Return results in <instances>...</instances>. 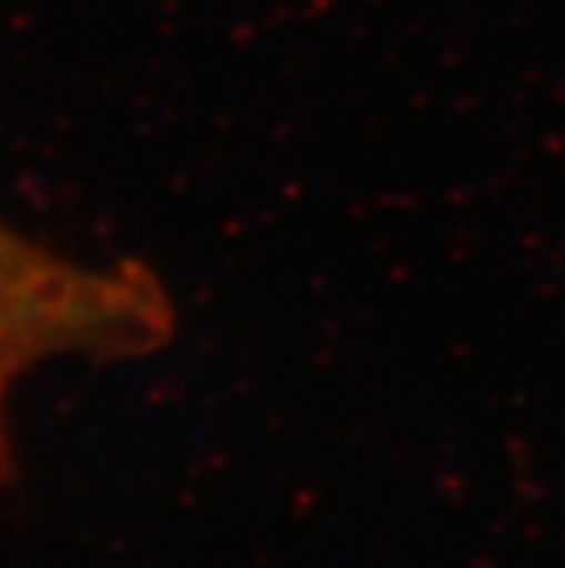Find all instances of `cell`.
<instances>
[{
  "mask_svg": "<svg viewBox=\"0 0 565 568\" xmlns=\"http://www.w3.org/2000/svg\"><path fill=\"white\" fill-rule=\"evenodd\" d=\"M178 327L171 293L143 263L92 266L0 222V490L14 474L8 405L48 361H137Z\"/></svg>",
  "mask_w": 565,
  "mask_h": 568,
  "instance_id": "obj_1",
  "label": "cell"
}]
</instances>
